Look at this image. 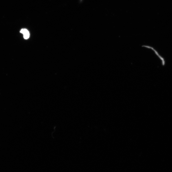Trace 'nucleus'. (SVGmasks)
I'll return each mask as SVG.
<instances>
[{
  "mask_svg": "<svg viewBox=\"0 0 172 172\" xmlns=\"http://www.w3.org/2000/svg\"><path fill=\"white\" fill-rule=\"evenodd\" d=\"M21 33L23 34L24 38L27 39L30 36V34L29 31L26 29H22L20 31Z\"/></svg>",
  "mask_w": 172,
  "mask_h": 172,
  "instance_id": "1",
  "label": "nucleus"
}]
</instances>
